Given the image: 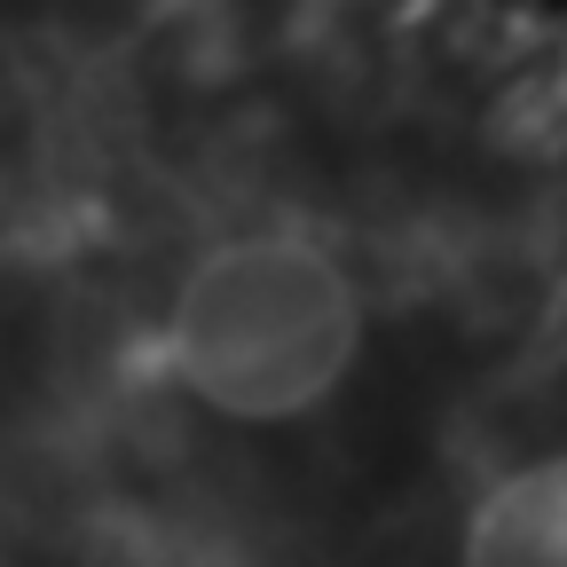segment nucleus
Listing matches in <instances>:
<instances>
[{"label":"nucleus","instance_id":"nucleus-2","mask_svg":"<svg viewBox=\"0 0 567 567\" xmlns=\"http://www.w3.org/2000/svg\"><path fill=\"white\" fill-rule=\"evenodd\" d=\"M457 567H567V496L551 457L496 473L473 496L457 528Z\"/></svg>","mask_w":567,"mask_h":567},{"label":"nucleus","instance_id":"nucleus-1","mask_svg":"<svg viewBox=\"0 0 567 567\" xmlns=\"http://www.w3.org/2000/svg\"><path fill=\"white\" fill-rule=\"evenodd\" d=\"M371 354V284L308 221L205 237L158 308L166 386L237 434L323 417Z\"/></svg>","mask_w":567,"mask_h":567}]
</instances>
